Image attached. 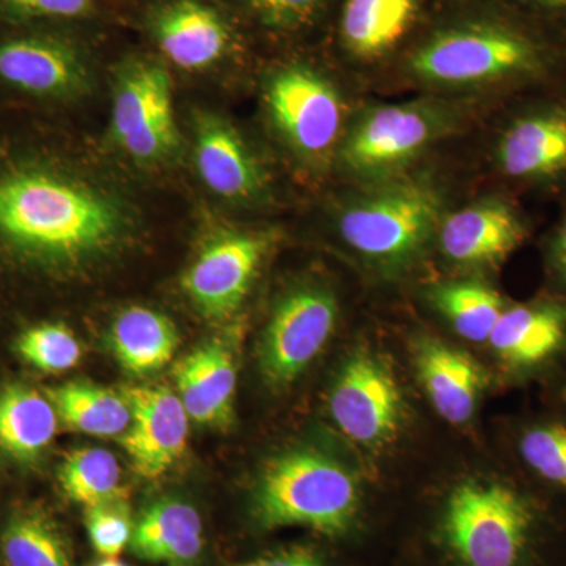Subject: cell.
I'll return each instance as SVG.
<instances>
[{
	"mask_svg": "<svg viewBox=\"0 0 566 566\" xmlns=\"http://www.w3.org/2000/svg\"><path fill=\"white\" fill-rule=\"evenodd\" d=\"M270 237L226 232L211 238L181 279L182 292L200 315L211 322L229 318L243 304Z\"/></svg>",
	"mask_w": 566,
	"mask_h": 566,
	"instance_id": "obj_11",
	"label": "cell"
},
{
	"mask_svg": "<svg viewBox=\"0 0 566 566\" xmlns=\"http://www.w3.org/2000/svg\"><path fill=\"white\" fill-rule=\"evenodd\" d=\"M523 237L516 212L494 199L468 205L439 223L442 252L461 266H493L504 262Z\"/></svg>",
	"mask_w": 566,
	"mask_h": 566,
	"instance_id": "obj_15",
	"label": "cell"
},
{
	"mask_svg": "<svg viewBox=\"0 0 566 566\" xmlns=\"http://www.w3.org/2000/svg\"><path fill=\"white\" fill-rule=\"evenodd\" d=\"M497 161L515 178L565 172L566 111L536 112L513 123L499 142Z\"/></svg>",
	"mask_w": 566,
	"mask_h": 566,
	"instance_id": "obj_20",
	"label": "cell"
},
{
	"mask_svg": "<svg viewBox=\"0 0 566 566\" xmlns=\"http://www.w3.org/2000/svg\"><path fill=\"white\" fill-rule=\"evenodd\" d=\"M178 397L189 419L223 427L232 420L237 364L223 340L207 342L175 368Z\"/></svg>",
	"mask_w": 566,
	"mask_h": 566,
	"instance_id": "obj_17",
	"label": "cell"
},
{
	"mask_svg": "<svg viewBox=\"0 0 566 566\" xmlns=\"http://www.w3.org/2000/svg\"><path fill=\"white\" fill-rule=\"evenodd\" d=\"M329 409L334 422L352 441L381 447L397 434L405 401L390 368L378 357L359 353L338 371Z\"/></svg>",
	"mask_w": 566,
	"mask_h": 566,
	"instance_id": "obj_10",
	"label": "cell"
},
{
	"mask_svg": "<svg viewBox=\"0 0 566 566\" xmlns=\"http://www.w3.org/2000/svg\"><path fill=\"white\" fill-rule=\"evenodd\" d=\"M566 314L554 305L504 311L491 333L494 352L512 365L542 363L565 338Z\"/></svg>",
	"mask_w": 566,
	"mask_h": 566,
	"instance_id": "obj_22",
	"label": "cell"
},
{
	"mask_svg": "<svg viewBox=\"0 0 566 566\" xmlns=\"http://www.w3.org/2000/svg\"><path fill=\"white\" fill-rule=\"evenodd\" d=\"M0 80L41 96H76L91 85L84 55L69 41L21 36L0 43Z\"/></svg>",
	"mask_w": 566,
	"mask_h": 566,
	"instance_id": "obj_13",
	"label": "cell"
},
{
	"mask_svg": "<svg viewBox=\"0 0 566 566\" xmlns=\"http://www.w3.org/2000/svg\"><path fill=\"white\" fill-rule=\"evenodd\" d=\"M122 394L133 416L132 424L122 434V444L137 474L158 479L185 453L188 412L180 397L167 387H128Z\"/></svg>",
	"mask_w": 566,
	"mask_h": 566,
	"instance_id": "obj_12",
	"label": "cell"
},
{
	"mask_svg": "<svg viewBox=\"0 0 566 566\" xmlns=\"http://www.w3.org/2000/svg\"><path fill=\"white\" fill-rule=\"evenodd\" d=\"M556 255L558 268H560L562 273L566 275V223L562 227L560 233H558Z\"/></svg>",
	"mask_w": 566,
	"mask_h": 566,
	"instance_id": "obj_36",
	"label": "cell"
},
{
	"mask_svg": "<svg viewBox=\"0 0 566 566\" xmlns=\"http://www.w3.org/2000/svg\"><path fill=\"white\" fill-rule=\"evenodd\" d=\"M57 416L71 430L92 436H120L132 424V409L123 394L87 382H69L48 390Z\"/></svg>",
	"mask_w": 566,
	"mask_h": 566,
	"instance_id": "obj_25",
	"label": "cell"
},
{
	"mask_svg": "<svg viewBox=\"0 0 566 566\" xmlns=\"http://www.w3.org/2000/svg\"><path fill=\"white\" fill-rule=\"evenodd\" d=\"M543 50L532 36L509 25H468L428 40L409 69L428 84L465 87L521 76L538 69Z\"/></svg>",
	"mask_w": 566,
	"mask_h": 566,
	"instance_id": "obj_4",
	"label": "cell"
},
{
	"mask_svg": "<svg viewBox=\"0 0 566 566\" xmlns=\"http://www.w3.org/2000/svg\"><path fill=\"white\" fill-rule=\"evenodd\" d=\"M521 453L532 469L549 480L566 486V428L547 424L527 431L521 439Z\"/></svg>",
	"mask_w": 566,
	"mask_h": 566,
	"instance_id": "obj_31",
	"label": "cell"
},
{
	"mask_svg": "<svg viewBox=\"0 0 566 566\" xmlns=\"http://www.w3.org/2000/svg\"><path fill=\"white\" fill-rule=\"evenodd\" d=\"M275 29H294L315 17L326 0H238Z\"/></svg>",
	"mask_w": 566,
	"mask_h": 566,
	"instance_id": "obj_32",
	"label": "cell"
},
{
	"mask_svg": "<svg viewBox=\"0 0 566 566\" xmlns=\"http://www.w3.org/2000/svg\"><path fill=\"white\" fill-rule=\"evenodd\" d=\"M531 524L526 502L499 483H463L446 505V539L464 566L520 565Z\"/></svg>",
	"mask_w": 566,
	"mask_h": 566,
	"instance_id": "obj_5",
	"label": "cell"
},
{
	"mask_svg": "<svg viewBox=\"0 0 566 566\" xmlns=\"http://www.w3.org/2000/svg\"><path fill=\"white\" fill-rule=\"evenodd\" d=\"M59 480L71 501L84 506L126 497L117 458L104 449H77L66 455Z\"/></svg>",
	"mask_w": 566,
	"mask_h": 566,
	"instance_id": "obj_28",
	"label": "cell"
},
{
	"mask_svg": "<svg viewBox=\"0 0 566 566\" xmlns=\"http://www.w3.org/2000/svg\"><path fill=\"white\" fill-rule=\"evenodd\" d=\"M359 486L348 469L314 450H290L264 468L253 517L264 528L303 526L340 535L359 510Z\"/></svg>",
	"mask_w": 566,
	"mask_h": 566,
	"instance_id": "obj_2",
	"label": "cell"
},
{
	"mask_svg": "<svg viewBox=\"0 0 566 566\" xmlns=\"http://www.w3.org/2000/svg\"><path fill=\"white\" fill-rule=\"evenodd\" d=\"M441 223V197L422 182H400L354 200L338 219L349 248L397 266L416 259Z\"/></svg>",
	"mask_w": 566,
	"mask_h": 566,
	"instance_id": "obj_3",
	"label": "cell"
},
{
	"mask_svg": "<svg viewBox=\"0 0 566 566\" xmlns=\"http://www.w3.org/2000/svg\"><path fill=\"white\" fill-rule=\"evenodd\" d=\"M337 312L334 294L322 286H303L282 297L259 349L268 385L285 387L303 374L329 340Z\"/></svg>",
	"mask_w": 566,
	"mask_h": 566,
	"instance_id": "obj_8",
	"label": "cell"
},
{
	"mask_svg": "<svg viewBox=\"0 0 566 566\" xmlns=\"http://www.w3.org/2000/svg\"><path fill=\"white\" fill-rule=\"evenodd\" d=\"M7 566H73L65 535L54 520L36 509L20 510L0 535Z\"/></svg>",
	"mask_w": 566,
	"mask_h": 566,
	"instance_id": "obj_26",
	"label": "cell"
},
{
	"mask_svg": "<svg viewBox=\"0 0 566 566\" xmlns=\"http://www.w3.org/2000/svg\"><path fill=\"white\" fill-rule=\"evenodd\" d=\"M419 0H346L342 39L356 57H381L411 28Z\"/></svg>",
	"mask_w": 566,
	"mask_h": 566,
	"instance_id": "obj_24",
	"label": "cell"
},
{
	"mask_svg": "<svg viewBox=\"0 0 566 566\" xmlns=\"http://www.w3.org/2000/svg\"><path fill=\"white\" fill-rule=\"evenodd\" d=\"M433 303L458 334L475 344L490 340L504 314V301L499 293L479 282L442 283L433 290Z\"/></svg>",
	"mask_w": 566,
	"mask_h": 566,
	"instance_id": "obj_27",
	"label": "cell"
},
{
	"mask_svg": "<svg viewBox=\"0 0 566 566\" xmlns=\"http://www.w3.org/2000/svg\"><path fill=\"white\" fill-rule=\"evenodd\" d=\"M444 114L424 103L390 104L367 112L342 147L352 172L379 177L401 169L439 136Z\"/></svg>",
	"mask_w": 566,
	"mask_h": 566,
	"instance_id": "obj_9",
	"label": "cell"
},
{
	"mask_svg": "<svg viewBox=\"0 0 566 566\" xmlns=\"http://www.w3.org/2000/svg\"><path fill=\"white\" fill-rule=\"evenodd\" d=\"M153 35L166 57L182 70L210 69L232 43L226 20L199 0H172L156 11Z\"/></svg>",
	"mask_w": 566,
	"mask_h": 566,
	"instance_id": "obj_16",
	"label": "cell"
},
{
	"mask_svg": "<svg viewBox=\"0 0 566 566\" xmlns=\"http://www.w3.org/2000/svg\"><path fill=\"white\" fill-rule=\"evenodd\" d=\"M57 431V411L50 398L32 387L9 385L0 390V449L21 463H32Z\"/></svg>",
	"mask_w": 566,
	"mask_h": 566,
	"instance_id": "obj_21",
	"label": "cell"
},
{
	"mask_svg": "<svg viewBox=\"0 0 566 566\" xmlns=\"http://www.w3.org/2000/svg\"><path fill=\"white\" fill-rule=\"evenodd\" d=\"M527 2L534 3V6L549 11V13L566 18V0H527Z\"/></svg>",
	"mask_w": 566,
	"mask_h": 566,
	"instance_id": "obj_35",
	"label": "cell"
},
{
	"mask_svg": "<svg viewBox=\"0 0 566 566\" xmlns=\"http://www.w3.org/2000/svg\"><path fill=\"white\" fill-rule=\"evenodd\" d=\"M417 375L438 415L449 423H465L486 386V374L474 357L441 342L417 346Z\"/></svg>",
	"mask_w": 566,
	"mask_h": 566,
	"instance_id": "obj_18",
	"label": "cell"
},
{
	"mask_svg": "<svg viewBox=\"0 0 566 566\" xmlns=\"http://www.w3.org/2000/svg\"><path fill=\"white\" fill-rule=\"evenodd\" d=\"M129 545L145 560L191 566L203 553L202 517L188 502L164 497L142 513Z\"/></svg>",
	"mask_w": 566,
	"mask_h": 566,
	"instance_id": "obj_19",
	"label": "cell"
},
{
	"mask_svg": "<svg viewBox=\"0 0 566 566\" xmlns=\"http://www.w3.org/2000/svg\"><path fill=\"white\" fill-rule=\"evenodd\" d=\"M128 219L91 182L40 166L0 174V240L32 262L74 268L125 237Z\"/></svg>",
	"mask_w": 566,
	"mask_h": 566,
	"instance_id": "obj_1",
	"label": "cell"
},
{
	"mask_svg": "<svg viewBox=\"0 0 566 566\" xmlns=\"http://www.w3.org/2000/svg\"><path fill=\"white\" fill-rule=\"evenodd\" d=\"M17 349L25 363L46 374H62L76 367L82 348L76 335L65 324L44 323L24 331Z\"/></svg>",
	"mask_w": 566,
	"mask_h": 566,
	"instance_id": "obj_29",
	"label": "cell"
},
{
	"mask_svg": "<svg viewBox=\"0 0 566 566\" xmlns=\"http://www.w3.org/2000/svg\"><path fill=\"white\" fill-rule=\"evenodd\" d=\"M96 566H128L123 564V562L117 560L115 557H106V560L99 562Z\"/></svg>",
	"mask_w": 566,
	"mask_h": 566,
	"instance_id": "obj_37",
	"label": "cell"
},
{
	"mask_svg": "<svg viewBox=\"0 0 566 566\" xmlns=\"http://www.w3.org/2000/svg\"><path fill=\"white\" fill-rule=\"evenodd\" d=\"M193 158L205 186L222 199L251 203L266 191L262 166L243 137L221 117H197Z\"/></svg>",
	"mask_w": 566,
	"mask_h": 566,
	"instance_id": "obj_14",
	"label": "cell"
},
{
	"mask_svg": "<svg viewBox=\"0 0 566 566\" xmlns=\"http://www.w3.org/2000/svg\"><path fill=\"white\" fill-rule=\"evenodd\" d=\"M85 524L93 547L104 557H117L132 543L134 523L126 497L87 506Z\"/></svg>",
	"mask_w": 566,
	"mask_h": 566,
	"instance_id": "obj_30",
	"label": "cell"
},
{
	"mask_svg": "<svg viewBox=\"0 0 566 566\" xmlns=\"http://www.w3.org/2000/svg\"><path fill=\"white\" fill-rule=\"evenodd\" d=\"M266 104L275 128L301 158L322 161L333 153L345 107L322 74L304 65L279 70L268 82Z\"/></svg>",
	"mask_w": 566,
	"mask_h": 566,
	"instance_id": "obj_7",
	"label": "cell"
},
{
	"mask_svg": "<svg viewBox=\"0 0 566 566\" xmlns=\"http://www.w3.org/2000/svg\"><path fill=\"white\" fill-rule=\"evenodd\" d=\"M237 566H326L323 558L316 556L314 551L304 547L279 551Z\"/></svg>",
	"mask_w": 566,
	"mask_h": 566,
	"instance_id": "obj_34",
	"label": "cell"
},
{
	"mask_svg": "<svg viewBox=\"0 0 566 566\" xmlns=\"http://www.w3.org/2000/svg\"><path fill=\"white\" fill-rule=\"evenodd\" d=\"M112 139L129 158L147 166H161L180 155L172 77L161 63L136 61L118 73Z\"/></svg>",
	"mask_w": 566,
	"mask_h": 566,
	"instance_id": "obj_6",
	"label": "cell"
},
{
	"mask_svg": "<svg viewBox=\"0 0 566 566\" xmlns=\"http://www.w3.org/2000/svg\"><path fill=\"white\" fill-rule=\"evenodd\" d=\"M0 7L18 20L91 17L93 0H0Z\"/></svg>",
	"mask_w": 566,
	"mask_h": 566,
	"instance_id": "obj_33",
	"label": "cell"
},
{
	"mask_svg": "<svg viewBox=\"0 0 566 566\" xmlns=\"http://www.w3.org/2000/svg\"><path fill=\"white\" fill-rule=\"evenodd\" d=\"M111 344L126 371L147 375L172 360L180 337L166 315L151 308L129 307L115 318Z\"/></svg>",
	"mask_w": 566,
	"mask_h": 566,
	"instance_id": "obj_23",
	"label": "cell"
}]
</instances>
